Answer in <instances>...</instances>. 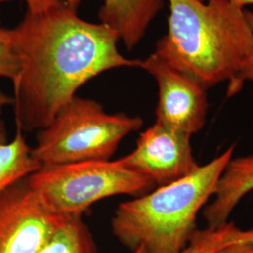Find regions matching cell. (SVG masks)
Here are the masks:
<instances>
[{
  "label": "cell",
  "mask_w": 253,
  "mask_h": 253,
  "mask_svg": "<svg viewBox=\"0 0 253 253\" xmlns=\"http://www.w3.org/2000/svg\"><path fill=\"white\" fill-rule=\"evenodd\" d=\"M20 71L12 98L17 129L48 126L84 84L118 68H141L124 57L118 37L102 25L86 22L65 4L30 12L13 28Z\"/></svg>",
  "instance_id": "cell-1"
},
{
  "label": "cell",
  "mask_w": 253,
  "mask_h": 253,
  "mask_svg": "<svg viewBox=\"0 0 253 253\" xmlns=\"http://www.w3.org/2000/svg\"><path fill=\"white\" fill-rule=\"evenodd\" d=\"M168 1V30L154 53L208 90L232 81L253 48L244 9L228 0Z\"/></svg>",
  "instance_id": "cell-2"
},
{
  "label": "cell",
  "mask_w": 253,
  "mask_h": 253,
  "mask_svg": "<svg viewBox=\"0 0 253 253\" xmlns=\"http://www.w3.org/2000/svg\"><path fill=\"white\" fill-rule=\"evenodd\" d=\"M235 145L189 175L121 203L112 218V232L131 252L178 253L198 229L197 216L216 192Z\"/></svg>",
  "instance_id": "cell-3"
},
{
  "label": "cell",
  "mask_w": 253,
  "mask_h": 253,
  "mask_svg": "<svg viewBox=\"0 0 253 253\" xmlns=\"http://www.w3.org/2000/svg\"><path fill=\"white\" fill-rule=\"evenodd\" d=\"M143 124L138 116L109 114L97 100L76 95L38 131L31 152L41 167L109 161L121 141Z\"/></svg>",
  "instance_id": "cell-4"
},
{
  "label": "cell",
  "mask_w": 253,
  "mask_h": 253,
  "mask_svg": "<svg viewBox=\"0 0 253 253\" xmlns=\"http://www.w3.org/2000/svg\"><path fill=\"white\" fill-rule=\"evenodd\" d=\"M27 180L49 208L65 216H82L100 200L117 195L134 198L155 188L118 159L42 166Z\"/></svg>",
  "instance_id": "cell-5"
},
{
  "label": "cell",
  "mask_w": 253,
  "mask_h": 253,
  "mask_svg": "<svg viewBox=\"0 0 253 253\" xmlns=\"http://www.w3.org/2000/svg\"><path fill=\"white\" fill-rule=\"evenodd\" d=\"M54 212L27 177L0 192V253H38L67 217Z\"/></svg>",
  "instance_id": "cell-6"
},
{
  "label": "cell",
  "mask_w": 253,
  "mask_h": 253,
  "mask_svg": "<svg viewBox=\"0 0 253 253\" xmlns=\"http://www.w3.org/2000/svg\"><path fill=\"white\" fill-rule=\"evenodd\" d=\"M141 69L158 84L156 124L190 136L204 128L209 108L207 88L155 53L142 60Z\"/></svg>",
  "instance_id": "cell-7"
},
{
  "label": "cell",
  "mask_w": 253,
  "mask_h": 253,
  "mask_svg": "<svg viewBox=\"0 0 253 253\" xmlns=\"http://www.w3.org/2000/svg\"><path fill=\"white\" fill-rule=\"evenodd\" d=\"M191 136L154 123L139 136L135 148L118 159L155 187H162L199 168L190 143Z\"/></svg>",
  "instance_id": "cell-8"
},
{
  "label": "cell",
  "mask_w": 253,
  "mask_h": 253,
  "mask_svg": "<svg viewBox=\"0 0 253 253\" xmlns=\"http://www.w3.org/2000/svg\"><path fill=\"white\" fill-rule=\"evenodd\" d=\"M76 10L82 0H62ZM165 0H104L99 10L100 24L113 30L128 51L144 39L151 22L164 7Z\"/></svg>",
  "instance_id": "cell-9"
},
{
  "label": "cell",
  "mask_w": 253,
  "mask_h": 253,
  "mask_svg": "<svg viewBox=\"0 0 253 253\" xmlns=\"http://www.w3.org/2000/svg\"><path fill=\"white\" fill-rule=\"evenodd\" d=\"M253 190V154L232 158L218 180L213 200L203 210L207 226L229 221L235 208Z\"/></svg>",
  "instance_id": "cell-10"
},
{
  "label": "cell",
  "mask_w": 253,
  "mask_h": 253,
  "mask_svg": "<svg viewBox=\"0 0 253 253\" xmlns=\"http://www.w3.org/2000/svg\"><path fill=\"white\" fill-rule=\"evenodd\" d=\"M178 253H253V228L242 229L227 221L197 229Z\"/></svg>",
  "instance_id": "cell-11"
},
{
  "label": "cell",
  "mask_w": 253,
  "mask_h": 253,
  "mask_svg": "<svg viewBox=\"0 0 253 253\" xmlns=\"http://www.w3.org/2000/svg\"><path fill=\"white\" fill-rule=\"evenodd\" d=\"M31 151L19 129L11 142L0 145V192L41 167Z\"/></svg>",
  "instance_id": "cell-12"
},
{
  "label": "cell",
  "mask_w": 253,
  "mask_h": 253,
  "mask_svg": "<svg viewBox=\"0 0 253 253\" xmlns=\"http://www.w3.org/2000/svg\"><path fill=\"white\" fill-rule=\"evenodd\" d=\"M38 253H98V247L82 216H70Z\"/></svg>",
  "instance_id": "cell-13"
},
{
  "label": "cell",
  "mask_w": 253,
  "mask_h": 253,
  "mask_svg": "<svg viewBox=\"0 0 253 253\" xmlns=\"http://www.w3.org/2000/svg\"><path fill=\"white\" fill-rule=\"evenodd\" d=\"M19 71L20 63L13 28L0 27V78H7L13 83L18 76Z\"/></svg>",
  "instance_id": "cell-14"
},
{
  "label": "cell",
  "mask_w": 253,
  "mask_h": 253,
  "mask_svg": "<svg viewBox=\"0 0 253 253\" xmlns=\"http://www.w3.org/2000/svg\"><path fill=\"white\" fill-rule=\"evenodd\" d=\"M246 18L248 20L250 26L253 31V12L250 10H245ZM244 82L253 83V48L251 54L244 60L241 65L235 78L228 84V97L234 96L238 91L242 88Z\"/></svg>",
  "instance_id": "cell-15"
},
{
  "label": "cell",
  "mask_w": 253,
  "mask_h": 253,
  "mask_svg": "<svg viewBox=\"0 0 253 253\" xmlns=\"http://www.w3.org/2000/svg\"><path fill=\"white\" fill-rule=\"evenodd\" d=\"M27 10L30 12H42L63 4L62 0H26Z\"/></svg>",
  "instance_id": "cell-16"
},
{
  "label": "cell",
  "mask_w": 253,
  "mask_h": 253,
  "mask_svg": "<svg viewBox=\"0 0 253 253\" xmlns=\"http://www.w3.org/2000/svg\"><path fill=\"white\" fill-rule=\"evenodd\" d=\"M12 102H13L12 98H10L8 95H6L5 93L0 91V113H1L2 109L4 108L5 106L9 105V104L12 105Z\"/></svg>",
  "instance_id": "cell-17"
},
{
  "label": "cell",
  "mask_w": 253,
  "mask_h": 253,
  "mask_svg": "<svg viewBox=\"0 0 253 253\" xmlns=\"http://www.w3.org/2000/svg\"><path fill=\"white\" fill-rule=\"evenodd\" d=\"M8 143V134L4 122L0 119V145Z\"/></svg>",
  "instance_id": "cell-18"
},
{
  "label": "cell",
  "mask_w": 253,
  "mask_h": 253,
  "mask_svg": "<svg viewBox=\"0 0 253 253\" xmlns=\"http://www.w3.org/2000/svg\"><path fill=\"white\" fill-rule=\"evenodd\" d=\"M232 3H234L236 6L244 9V7L248 5H253V0H228Z\"/></svg>",
  "instance_id": "cell-19"
},
{
  "label": "cell",
  "mask_w": 253,
  "mask_h": 253,
  "mask_svg": "<svg viewBox=\"0 0 253 253\" xmlns=\"http://www.w3.org/2000/svg\"><path fill=\"white\" fill-rule=\"evenodd\" d=\"M131 253H145V251H144V249L143 248H138V249H136L135 251H132Z\"/></svg>",
  "instance_id": "cell-20"
},
{
  "label": "cell",
  "mask_w": 253,
  "mask_h": 253,
  "mask_svg": "<svg viewBox=\"0 0 253 253\" xmlns=\"http://www.w3.org/2000/svg\"><path fill=\"white\" fill-rule=\"evenodd\" d=\"M10 1H12V0H0V7H1V5H2V4H4V3H8V2H10Z\"/></svg>",
  "instance_id": "cell-21"
},
{
  "label": "cell",
  "mask_w": 253,
  "mask_h": 253,
  "mask_svg": "<svg viewBox=\"0 0 253 253\" xmlns=\"http://www.w3.org/2000/svg\"><path fill=\"white\" fill-rule=\"evenodd\" d=\"M201 1H203V2H205V1H206V0H201Z\"/></svg>",
  "instance_id": "cell-22"
}]
</instances>
